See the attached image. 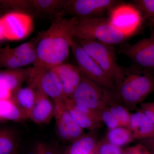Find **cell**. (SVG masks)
<instances>
[{
  "instance_id": "cell-15",
  "label": "cell",
  "mask_w": 154,
  "mask_h": 154,
  "mask_svg": "<svg viewBox=\"0 0 154 154\" xmlns=\"http://www.w3.org/2000/svg\"><path fill=\"white\" fill-rule=\"evenodd\" d=\"M36 101L29 119L38 124H48L54 116V104L38 88H36Z\"/></svg>"
},
{
  "instance_id": "cell-7",
  "label": "cell",
  "mask_w": 154,
  "mask_h": 154,
  "mask_svg": "<svg viewBox=\"0 0 154 154\" xmlns=\"http://www.w3.org/2000/svg\"><path fill=\"white\" fill-rule=\"evenodd\" d=\"M38 36L30 41L11 48H0V70L21 68L34 63Z\"/></svg>"
},
{
  "instance_id": "cell-27",
  "label": "cell",
  "mask_w": 154,
  "mask_h": 154,
  "mask_svg": "<svg viewBox=\"0 0 154 154\" xmlns=\"http://www.w3.org/2000/svg\"><path fill=\"white\" fill-rule=\"evenodd\" d=\"M18 154H61L59 150L54 146L38 143L31 147L18 150Z\"/></svg>"
},
{
  "instance_id": "cell-14",
  "label": "cell",
  "mask_w": 154,
  "mask_h": 154,
  "mask_svg": "<svg viewBox=\"0 0 154 154\" xmlns=\"http://www.w3.org/2000/svg\"><path fill=\"white\" fill-rule=\"evenodd\" d=\"M60 80L66 96L71 99L73 94L79 85L82 74L77 66L64 63L51 69Z\"/></svg>"
},
{
  "instance_id": "cell-31",
  "label": "cell",
  "mask_w": 154,
  "mask_h": 154,
  "mask_svg": "<svg viewBox=\"0 0 154 154\" xmlns=\"http://www.w3.org/2000/svg\"><path fill=\"white\" fill-rule=\"evenodd\" d=\"M139 110L143 112L154 125V103H143L141 105Z\"/></svg>"
},
{
  "instance_id": "cell-28",
  "label": "cell",
  "mask_w": 154,
  "mask_h": 154,
  "mask_svg": "<svg viewBox=\"0 0 154 154\" xmlns=\"http://www.w3.org/2000/svg\"><path fill=\"white\" fill-rule=\"evenodd\" d=\"M0 5L17 11L33 13V1H0Z\"/></svg>"
},
{
  "instance_id": "cell-12",
  "label": "cell",
  "mask_w": 154,
  "mask_h": 154,
  "mask_svg": "<svg viewBox=\"0 0 154 154\" xmlns=\"http://www.w3.org/2000/svg\"><path fill=\"white\" fill-rule=\"evenodd\" d=\"M64 102L54 103L57 133L63 141L72 143L83 136L85 133L84 129L69 113Z\"/></svg>"
},
{
  "instance_id": "cell-29",
  "label": "cell",
  "mask_w": 154,
  "mask_h": 154,
  "mask_svg": "<svg viewBox=\"0 0 154 154\" xmlns=\"http://www.w3.org/2000/svg\"><path fill=\"white\" fill-rule=\"evenodd\" d=\"M98 112L100 121L103 122L109 130L121 126L118 120L110 112V110L107 109V107L99 110Z\"/></svg>"
},
{
  "instance_id": "cell-16",
  "label": "cell",
  "mask_w": 154,
  "mask_h": 154,
  "mask_svg": "<svg viewBox=\"0 0 154 154\" xmlns=\"http://www.w3.org/2000/svg\"><path fill=\"white\" fill-rule=\"evenodd\" d=\"M128 129L134 140L154 138V125L140 110L131 114Z\"/></svg>"
},
{
  "instance_id": "cell-19",
  "label": "cell",
  "mask_w": 154,
  "mask_h": 154,
  "mask_svg": "<svg viewBox=\"0 0 154 154\" xmlns=\"http://www.w3.org/2000/svg\"><path fill=\"white\" fill-rule=\"evenodd\" d=\"M36 87L33 85L20 88L14 92L12 99L26 119H29L36 101Z\"/></svg>"
},
{
  "instance_id": "cell-32",
  "label": "cell",
  "mask_w": 154,
  "mask_h": 154,
  "mask_svg": "<svg viewBox=\"0 0 154 154\" xmlns=\"http://www.w3.org/2000/svg\"><path fill=\"white\" fill-rule=\"evenodd\" d=\"M125 152L126 154H151L141 144L129 148Z\"/></svg>"
},
{
  "instance_id": "cell-36",
  "label": "cell",
  "mask_w": 154,
  "mask_h": 154,
  "mask_svg": "<svg viewBox=\"0 0 154 154\" xmlns=\"http://www.w3.org/2000/svg\"><path fill=\"white\" fill-rule=\"evenodd\" d=\"M4 120H3L1 118H0V122H1L4 121Z\"/></svg>"
},
{
  "instance_id": "cell-5",
  "label": "cell",
  "mask_w": 154,
  "mask_h": 154,
  "mask_svg": "<svg viewBox=\"0 0 154 154\" xmlns=\"http://www.w3.org/2000/svg\"><path fill=\"white\" fill-rule=\"evenodd\" d=\"M71 99L79 105L96 111L115 103H121L115 92L98 85L83 75Z\"/></svg>"
},
{
  "instance_id": "cell-25",
  "label": "cell",
  "mask_w": 154,
  "mask_h": 154,
  "mask_svg": "<svg viewBox=\"0 0 154 154\" xmlns=\"http://www.w3.org/2000/svg\"><path fill=\"white\" fill-rule=\"evenodd\" d=\"M65 107L72 117L83 129H87L93 131L100 125L101 122L91 116L79 113L70 107H67L66 106Z\"/></svg>"
},
{
  "instance_id": "cell-18",
  "label": "cell",
  "mask_w": 154,
  "mask_h": 154,
  "mask_svg": "<svg viewBox=\"0 0 154 154\" xmlns=\"http://www.w3.org/2000/svg\"><path fill=\"white\" fill-rule=\"evenodd\" d=\"M32 68L9 69L0 70V85L13 93L21 88L26 80L29 79Z\"/></svg>"
},
{
  "instance_id": "cell-13",
  "label": "cell",
  "mask_w": 154,
  "mask_h": 154,
  "mask_svg": "<svg viewBox=\"0 0 154 154\" xmlns=\"http://www.w3.org/2000/svg\"><path fill=\"white\" fill-rule=\"evenodd\" d=\"M36 88L52 99L54 103L64 102L68 99L60 80L51 69L44 71L36 77Z\"/></svg>"
},
{
  "instance_id": "cell-3",
  "label": "cell",
  "mask_w": 154,
  "mask_h": 154,
  "mask_svg": "<svg viewBox=\"0 0 154 154\" xmlns=\"http://www.w3.org/2000/svg\"><path fill=\"white\" fill-rule=\"evenodd\" d=\"M116 94L122 105L133 108L154 91V74L134 67L125 69Z\"/></svg>"
},
{
  "instance_id": "cell-35",
  "label": "cell",
  "mask_w": 154,
  "mask_h": 154,
  "mask_svg": "<svg viewBox=\"0 0 154 154\" xmlns=\"http://www.w3.org/2000/svg\"><path fill=\"white\" fill-rule=\"evenodd\" d=\"M5 39V38H4V35H3L1 23H0V39Z\"/></svg>"
},
{
  "instance_id": "cell-37",
  "label": "cell",
  "mask_w": 154,
  "mask_h": 154,
  "mask_svg": "<svg viewBox=\"0 0 154 154\" xmlns=\"http://www.w3.org/2000/svg\"><path fill=\"white\" fill-rule=\"evenodd\" d=\"M122 154H126V152H123V153Z\"/></svg>"
},
{
  "instance_id": "cell-24",
  "label": "cell",
  "mask_w": 154,
  "mask_h": 154,
  "mask_svg": "<svg viewBox=\"0 0 154 154\" xmlns=\"http://www.w3.org/2000/svg\"><path fill=\"white\" fill-rule=\"evenodd\" d=\"M131 4L140 12L143 19L147 20L151 27H154V0H135Z\"/></svg>"
},
{
  "instance_id": "cell-23",
  "label": "cell",
  "mask_w": 154,
  "mask_h": 154,
  "mask_svg": "<svg viewBox=\"0 0 154 154\" xmlns=\"http://www.w3.org/2000/svg\"><path fill=\"white\" fill-rule=\"evenodd\" d=\"M106 137L108 142L119 147L134 140L130 130L122 126L109 130Z\"/></svg>"
},
{
  "instance_id": "cell-11",
  "label": "cell",
  "mask_w": 154,
  "mask_h": 154,
  "mask_svg": "<svg viewBox=\"0 0 154 154\" xmlns=\"http://www.w3.org/2000/svg\"><path fill=\"white\" fill-rule=\"evenodd\" d=\"M120 2L116 0H71L66 14L81 19L104 17Z\"/></svg>"
},
{
  "instance_id": "cell-30",
  "label": "cell",
  "mask_w": 154,
  "mask_h": 154,
  "mask_svg": "<svg viewBox=\"0 0 154 154\" xmlns=\"http://www.w3.org/2000/svg\"><path fill=\"white\" fill-rule=\"evenodd\" d=\"M97 149L98 154H122L123 152L121 148L108 142L101 144Z\"/></svg>"
},
{
  "instance_id": "cell-33",
  "label": "cell",
  "mask_w": 154,
  "mask_h": 154,
  "mask_svg": "<svg viewBox=\"0 0 154 154\" xmlns=\"http://www.w3.org/2000/svg\"><path fill=\"white\" fill-rule=\"evenodd\" d=\"M140 144L146 148L151 154H154V138L139 140Z\"/></svg>"
},
{
  "instance_id": "cell-26",
  "label": "cell",
  "mask_w": 154,
  "mask_h": 154,
  "mask_svg": "<svg viewBox=\"0 0 154 154\" xmlns=\"http://www.w3.org/2000/svg\"><path fill=\"white\" fill-rule=\"evenodd\" d=\"M118 120L120 126L129 128L131 115L126 107L120 103H115L107 107Z\"/></svg>"
},
{
  "instance_id": "cell-21",
  "label": "cell",
  "mask_w": 154,
  "mask_h": 154,
  "mask_svg": "<svg viewBox=\"0 0 154 154\" xmlns=\"http://www.w3.org/2000/svg\"><path fill=\"white\" fill-rule=\"evenodd\" d=\"M97 149V143L92 136L85 135L72 143L65 154H93Z\"/></svg>"
},
{
  "instance_id": "cell-6",
  "label": "cell",
  "mask_w": 154,
  "mask_h": 154,
  "mask_svg": "<svg viewBox=\"0 0 154 154\" xmlns=\"http://www.w3.org/2000/svg\"><path fill=\"white\" fill-rule=\"evenodd\" d=\"M71 50L77 67L83 75L98 85L116 93V86L114 83L73 36L71 40Z\"/></svg>"
},
{
  "instance_id": "cell-34",
  "label": "cell",
  "mask_w": 154,
  "mask_h": 154,
  "mask_svg": "<svg viewBox=\"0 0 154 154\" xmlns=\"http://www.w3.org/2000/svg\"><path fill=\"white\" fill-rule=\"evenodd\" d=\"M13 92L4 86L0 85V99H11Z\"/></svg>"
},
{
  "instance_id": "cell-8",
  "label": "cell",
  "mask_w": 154,
  "mask_h": 154,
  "mask_svg": "<svg viewBox=\"0 0 154 154\" xmlns=\"http://www.w3.org/2000/svg\"><path fill=\"white\" fill-rule=\"evenodd\" d=\"M118 53L127 57L134 67L154 74V33L134 44L124 45Z\"/></svg>"
},
{
  "instance_id": "cell-10",
  "label": "cell",
  "mask_w": 154,
  "mask_h": 154,
  "mask_svg": "<svg viewBox=\"0 0 154 154\" xmlns=\"http://www.w3.org/2000/svg\"><path fill=\"white\" fill-rule=\"evenodd\" d=\"M5 39L19 40L26 38L32 32L33 19L30 15L15 12L6 14L0 19Z\"/></svg>"
},
{
  "instance_id": "cell-4",
  "label": "cell",
  "mask_w": 154,
  "mask_h": 154,
  "mask_svg": "<svg viewBox=\"0 0 154 154\" xmlns=\"http://www.w3.org/2000/svg\"><path fill=\"white\" fill-rule=\"evenodd\" d=\"M75 38L116 86L122 79L125 69L118 64L114 45L94 40Z\"/></svg>"
},
{
  "instance_id": "cell-1",
  "label": "cell",
  "mask_w": 154,
  "mask_h": 154,
  "mask_svg": "<svg viewBox=\"0 0 154 154\" xmlns=\"http://www.w3.org/2000/svg\"><path fill=\"white\" fill-rule=\"evenodd\" d=\"M71 17H59L38 36L34 67L44 71L65 63L71 50Z\"/></svg>"
},
{
  "instance_id": "cell-22",
  "label": "cell",
  "mask_w": 154,
  "mask_h": 154,
  "mask_svg": "<svg viewBox=\"0 0 154 154\" xmlns=\"http://www.w3.org/2000/svg\"><path fill=\"white\" fill-rule=\"evenodd\" d=\"M0 118L19 122L27 119L12 99H0Z\"/></svg>"
},
{
  "instance_id": "cell-2",
  "label": "cell",
  "mask_w": 154,
  "mask_h": 154,
  "mask_svg": "<svg viewBox=\"0 0 154 154\" xmlns=\"http://www.w3.org/2000/svg\"><path fill=\"white\" fill-rule=\"evenodd\" d=\"M70 33L73 37L94 40L115 45L123 43L129 37L119 31L108 18L71 17Z\"/></svg>"
},
{
  "instance_id": "cell-17",
  "label": "cell",
  "mask_w": 154,
  "mask_h": 154,
  "mask_svg": "<svg viewBox=\"0 0 154 154\" xmlns=\"http://www.w3.org/2000/svg\"><path fill=\"white\" fill-rule=\"evenodd\" d=\"M71 0H33V13L52 17L54 20L66 14Z\"/></svg>"
},
{
  "instance_id": "cell-9",
  "label": "cell",
  "mask_w": 154,
  "mask_h": 154,
  "mask_svg": "<svg viewBox=\"0 0 154 154\" xmlns=\"http://www.w3.org/2000/svg\"><path fill=\"white\" fill-rule=\"evenodd\" d=\"M109 15L113 27L129 37L139 29L143 20L140 12L132 4L122 2L111 10Z\"/></svg>"
},
{
  "instance_id": "cell-20",
  "label": "cell",
  "mask_w": 154,
  "mask_h": 154,
  "mask_svg": "<svg viewBox=\"0 0 154 154\" xmlns=\"http://www.w3.org/2000/svg\"><path fill=\"white\" fill-rule=\"evenodd\" d=\"M19 149L16 133L9 129L0 128V154H18Z\"/></svg>"
}]
</instances>
